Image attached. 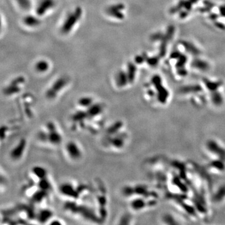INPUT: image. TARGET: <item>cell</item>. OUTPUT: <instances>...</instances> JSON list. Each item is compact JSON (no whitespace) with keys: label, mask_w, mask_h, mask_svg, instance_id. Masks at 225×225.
<instances>
[{"label":"cell","mask_w":225,"mask_h":225,"mask_svg":"<svg viewBox=\"0 0 225 225\" xmlns=\"http://www.w3.org/2000/svg\"><path fill=\"white\" fill-rule=\"evenodd\" d=\"M36 136L40 143L50 147L60 146L63 140L60 129L53 121L46 122L38 132Z\"/></svg>","instance_id":"6da1fadb"},{"label":"cell","mask_w":225,"mask_h":225,"mask_svg":"<svg viewBox=\"0 0 225 225\" xmlns=\"http://www.w3.org/2000/svg\"><path fill=\"white\" fill-rule=\"evenodd\" d=\"M125 129L111 134H106L104 135L103 144L107 149L112 151H121L125 147L128 138V134Z\"/></svg>","instance_id":"7a4b0ae2"},{"label":"cell","mask_w":225,"mask_h":225,"mask_svg":"<svg viewBox=\"0 0 225 225\" xmlns=\"http://www.w3.org/2000/svg\"><path fill=\"white\" fill-rule=\"evenodd\" d=\"M82 14V8L79 6L76 7L73 11L69 13L62 24V26L61 27V33L65 35L70 33L79 20L81 19Z\"/></svg>","instance_id":"3957f363"},{"label":"cell","mask_w":225,"mask_h":225,"mask_svg":"<svg viewBox=\"0 0 225 225\" xmlns=\"http://www.w3.org/2000/svg\"><path fill=\"white\" fill-rule=\"evenodd\" d=\"M69 83V79L65 76L60 77L56 79L51 84V86L48 88L46 93V98L49 100H54L58 97L60 93L65 89Z\"/></svg>","instance_id":"277c9868"},{"label":"cell","mask_w":225,"mask_h":225,"mask_svg":"<svg viewBox=\"0 0 225 225\" xmlns=\"http://www.w3.org/2000/svg\"><path fill=\"white\" fill-rule=\"evenodd\" d=\"M64 150L66 156L73 162L79 161L83 156V151L81 145L75 140H69L66 142Z\"/></svg>","instance_id":"5b68a950"},{"label":"cell","mask_w":225,"mask_h":225,"mask_svg":"<svg viewBox=\"0 0 225 225\" xmlns=\"http://www.w3.org/2000/svg\"><path fill=\"white\" fill-rule=\"evenodd\" d=\"M85 185V184H80V186H76L73 183L66 182L60 186V191L64 196L70 199L71 200L78 199L82 193V192L79 190L82 189Z\"/></svg>","instance_id":"8992f818"},{"label":"cell","mask_w":225,"mask_h":225,"mask_svg":"<svg viewBox=\"0 0 225 225\" xmlns=\"http://www.w3.org/2000/svg\"><path fill=\"white\" fill-rule=\"evenodd\" d=\"M27 148V140L26 138H21L10 150L9 156L14 162L20 161L25 154Z\"/></svg>","instance_id":"52a82bcc"},{"label":"cell","mask_w":225,"mask_h":225,"mask_svg":"<svg viewBox=\"0 0 225 225\" xmlns=\"http://www.w3.org/2000/svg\"><path fill=\"white\" fill-rule=\"evenodd\" d=\"M25 82V79L23 76H18L11 82V83L5 87L3 90L4 94L6 96H11L17 94L21 91V86Z\"/></svg>","instance_id":"ba28073f"},{"label":"cell","mask_w":225,"mask_h":225,"mask_svg":"<svg viewBox=\"0 0 225 225\" xmlns=\"http://www.w3.org/2000/svg\"><path fill=\"white\" fill-rule=\"evenodd\" d=\"M125 8V6L122 3H116L109 6L106 9V13L109 17L116 19L123 20L125 18V14L123 10Z\"/></svg>","instance_id":"9c48e42d"},{"label":"cell","mask_w":225,"mask_h":225,"mask_svg":"<svg viewBox=\"0 0 225 225\" xmlns=\"http://www.w3.org/2000/svg\"><path fill=\"white\" fill-rule=\"evenodd\" d=\"M55 5V0H39L36 8V14L38 17H43L51 10Z\"/></svg>","instance_id":"30bf717a"},{"label":"cell","mask_w":225,"mask_h":225,"mask_svg":"<svg viewBox=\"0 0 225 225\" xmlns=\"http://www.w3.org/2000/svg\"><path fill=\"white\" fill-rule=\"evenodd\" d=\"M115 84L118 88H123L130 84L129 79H128L126 71H119L116 74L115 76Z\"/></svg>","instance_id":"8fae6325"},{"label":"cell","mask_w":225,"mask_h":225,"mask_svg":"<svg viewBox=\"0 0 225 225\" xmlns=\"http://www.w3.org/2000/svg\"><path fill=\"white\" fill-rule=\"evenodd\" d=\"M95 102L94 98L91 96H85L79 98L76 103L77 108L81 109H86L90 108Z\"/></svg>","instance_id":"7c38bea8"},{"label":"cell","mask_w":225,"mask_h":225,"mask_svg":"<svg viewBox=\"0 0 225 225\" xmlns=\"http://www.w3.org/2000/svg\"><path fill=\"white\" fill-rule=\"evenodd\" d=\"M38 17V16H37ZM34 15H26L23 19V24L29 28H36L41 24V21Z\"/></svg>","instance_id":"4fadbf2b"},{"label":"cell","mask_w":225,"mask_h":225,"mask_svg":"<svg viewBox=\"0 0 225 225\" xmlns=\"http://www.w3.org/2000/svg\"><path fill=\"white\" fill-rule=\"evenodd\" d=\"M37 220L42 223H45L46 221H48V223L53 218V212L48 209H43V210H40L39 212L36 215Z\"/></svg>","instance_id":"5bb4252c"},{"label":"cell","mask_w":225,"mask_h":225,"mask_svg":"<svg viewBox=\"0 0 225 225\" xmlns=\"http://www.w3.org/2000/svg\"><path fill=\"white\" fill-rule=\"evenodd\" d=\"M50 68V65L46 60H39L35 65V69L38 73H45Z\"/></svg>","instance_id":"9a60e30c"},{"label":"cell","mask_w":225,"mask_h":225,"mask_svg":"<svg viewBox=\"0 0 225 225\" xmlns=\"http://www.w3.org/2000/svg\"><path fill=\"white\" fill-rule=\"evenodd\" d=\"M136 68L135 65L132 63H129L128 64V66H127V71H126V73L128 77V79H129V82L130 84L133 83V82L134 81V78H135V75H136Z\"/></svg>","instance_id":"2e32d148"},{"label":"cell","mask_w":225,"mask_h":225,"mask_svg":"<svg viewBox=\"0 0 225 225\" xmlns=\"http://www.w3.org/2000/svg\"><path fill=\"white\" fill-rule=\"evenodd\" d=\"M20 8L23 10H28L31 7L30 0H16Z\"/></svg>","instance_id":"e0dca14e"},{"label":"cell","mask_w":225,"mask_h":225,"mask_svg":"<svg viewBox=\"0 0 225 225\" xmlns=\"http://www.w3.org/2000/svg\"><path fill=\"white\" fill-rule=\"evenodd\" d=\"M62 220H61L59 218H52L48 224H65V222H61Z\"/></svg>","instance_id":"ac0fdd59"}]
</instances>
